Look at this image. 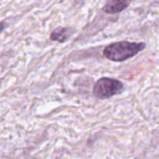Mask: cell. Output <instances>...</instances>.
<instances>
[{
  "label": "cell",
  "instance_id": "8992f818",
  "mask_svg": "<svg viewBox=\"0 0 159 159\" xmlns=\"http://www.w3.org/2000/svg\"><path fill=\"white\" fill-rule=\"evenodd\" d=\"M0 86H1V82H0Z\"/></svg>",
  "mask_w": 159,
  "mask_h": 159
},
{
  "label": "cell",
  "instance_id": "6da1fadb",
  "mask_svg": "<svg viewBox=\"0 0 159 159\" xmlns=\"http://www.w3.org/2000/svg\"><path fill=\"white\" fill-rule=\"evenodd\" d=\"M146 48L144 42H130L127 40L115 42L107 45L103 50V56L108 60L121 62L134 57Z\"/></svg>",
  "mask_w": 159,
  "mask_h": 159
},
{
  "label": "cell",
  "instance_id": "3957f363",
  "mask_svg": "<svg viewBox=\"0 0 159 159\" xmlns=\"http://www.w3.org/2000/svg\"><path fill=\"white\" fill-rule=\"evenodd\" d=\"M76 33V30L71 27H65V26H58L51 32L50 35V39L52 41L65 43L69 40L70 37Z\"/></svg>",
  "mask_w": 159,
  "mask_h": 159
},
{
  "label": "cell",
  "instance_id": "277c9868",
  "mask_svg": "<svg viewBox=\"0 0 159 159\" xmlns=\"http://www.w3.org/2000/svg\"><path fill=\"white\" fill-rule=\"evenodd\" d=\"M130 4V1L126 0H116V1L107 2L105 6L102 8V11L107 14H116L125 10Z\"/></svg>",
  "mask_w": 159,
  "mask_h": 159
},
{
  "label": "cell",
  "instance_id": "5b68a950",
  "mask_svg": "<svg viewBox=\"0 0 159 159\" xmlns=\"http://www.w3.org/2000/svg\"><path fill=\"white\" fill-rule=\"evenodd\" d=\"M6 27V23L5 21L0 22V34L2 32L3 30Z\"/></svg>",
  "mask_w": 159,
  "mask_h": 159
},
{
  "label": "cell",
  "instance_id": "7a4b0ae2",
  "mask_svg": "<svg viewBox=\"0 0 159 159\" xmlns=\"http://www.w3.org/2000/svg\"><path fill=\"white\" fill-rule=\"evenodd\" d=\"M124 90V83L120 80L102 77L95 83L93 92L95 97L100 99H107L121 94Z\"/></svg>",
  "mask_w": 159,
  "mask_h": 159
}]
</instances>
